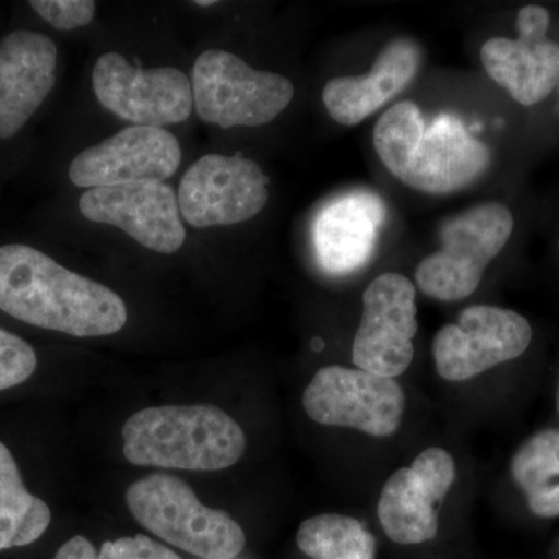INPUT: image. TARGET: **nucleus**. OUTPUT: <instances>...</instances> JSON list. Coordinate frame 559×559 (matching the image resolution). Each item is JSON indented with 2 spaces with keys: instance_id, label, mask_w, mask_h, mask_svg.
Masks as SVG:
<instances>
[{
  "instance_id": "11",
  "label": "nucleus",
  "mask_w": 559,
  "mask_h": 559,
  "mask_svg": "<svg viewBox=\"0 0 559 559\" xmlns=\"http://www.w3.org/2000/svg\"><path fill=\"white\" fill-rule=\"evenodd\" d=\"M417 331L414 283L395 272L381 274L362 296L353 362L360 370L393 380L409 369Z\"/></svg>"
},
{
  "instance_id": "12",
  "label": "nucleus",
  "mask_w": 559,
  "mask_h": 559,
  "mask_svg": "<svg viewBox=\"0 0 559 559\" xmlns=\"http://www.w3.org/2000/svg\"><path fill=\"white\" fill-rule=\"evenodd\" d=\"M80 212L92 223L119 227L157 253L171 255L186 242L178 193L159 180L86 190L80 198Z\"/></svg>"
},
{
  "instance_id": "10",
  "label": "nucleus",
  "mask_w": 559,
  "mask_h": 559,
  "mask_svg": "<svg viewBox=\"0 0 559 559\" xmlns=\"http://www.w3.org/2000/svg\"><path fill=\"white\" fill-rule=\"evenodd\" d=\"M533 331L524 316L476 305L460 312L433 340L437 373L447 381H466L524 355Z\"/></svg>"
},
{
  "instance_id": "26",
  "label": "nucleus",
  "mask_w": 559,
  "mask_h": 559,
  "mask_svg": "<svg viewBox=\"0 0 559 559\" xmlns=\"http://www.w3.org/2000/svg\"><path fill=\"white\" fill-rule=\"evenodd\" d=\"M53 559H97V554L90 539L75 536L62 544Z\"/></svg>"
},
{
  "instance_id": "21",
  "label": "nucleus",
  "mask_w": 559,
  "mask_h": 559,
  "mask_svg": "<svg viewBox=\"0 0 559 559\" xmlns=\"http://www.w3.org/2000/svg\"><path fill=\"white\" fill-rule=\"evenodd\" d=\"M510 471L525 495L549 487L559 477V430H540L530 437L511 460Z\"/></svg>"
},
{
  "instance_id": "16",
  "label": "nucleus",
  "mask_w": 559,
  "mask_h": 559,
  "mask_svg": "<svg viewBox=\"0 0 559 559\" xmlns=\"http://www.w3.org/2000/svg\"><path fill=\"white\" fill-rule=\"evenodd\" d=\"M57 44L32 31L0 40V139L16 135L57 83Z\"/></svg>"
},
{
  "instance_id": "17",
  "label": "nucleus",
  "mask_w": 559,
  "mask_h": 559,
  "mask_svg": "<svg viewBox=\"0 0 559 559\" xmlns=\"http://www.w3.org/2000/svg\"><path fill=\"white\" fill-rule=\"evenodd\" d=\"M384 219V202L369 191H352L329 202L312 226L322 270L345 275L362 267L373 253Z\"/></svg>"
},
{
  "instance_id": "15",
  "label": "nucleus",
  "mask_w": 559,
  "mask_h": 559,
  "mask_svg": "<svg viewBox=\"0 0 559 559\" xmlns=\"http://www.w3.org/2000/svg\"><path fill=\"white\" fill-rule=\"evenodd\" d=\"M455 465L441 448L423 451L409 468L393 473L382 488L378 518L385 535L401 546L436 538L440 503L454 484Z\"/></svg>"
},
{
  "instance_id": "9",
  "label": "nucleus",
  "mask_w": 559,
  "mask_h": 559,
  "mask_svg": "<svg viewBox=\"0 0 559 559\" xmlns=\"http://www.w3.org/2000/svg\"><path fill=\"white\" fill-rule=\"evenodd\" d=\"M267 186L270 179L255 162L207 154L180 180V216L197 229L245 223L267 204Z\"/></svg>"
},
{
  "instance_id": "28",
  "label": "nucleus",
  "mask_w": 559,
  "mask_h": 559,
  "mask_svg": "<svg viewBox=\"0 0 559 559\" xmlns=\"http://www.w3.org/2000/svg\"><path fill=\"white\" fill-rule=\"evenodd\" d=\"M557 411L559 415V384H558V392H557Z\"/></svg>"
},
{
  "instance_id": "5",
  "label": "nucleus",
  "mask_w": 559,
  "mask_h": 559,
  "mask_svg": "<svg viewBox=\"0 0 559 559\" xmlns=\"http://www.w3.org/2000/svg\"><path fill=\"white\" fill-rule=\"evenodd\" d=\"M191 91L198 116L224 130L263 127L277 119L296 94L286 76L250 68L237 55L216 49L198 57Z\"/></svg>"
},
{
  "instance_id": "20",
  "label": "nucleus",
  "mask_w": 559,
  "mask_h": 559,
  "mask_svg": "<svg viewBox=\"0 0 559 559\" xmlns=\"http://www.w3.org/2000/svg\"><path fill=\"white\" fill-rule=\"evenodd\" d=\"M297 546L311 559H374L377 540L356 521L344 514L325 513L300 524Z\"/></svg>"
},
{
  "instance_id": "2",
  "label": "nucleus",
  "mask_w": 559,
  "mask_h": 559,
  "mask_svg": "<svg viewBox=\"0 0 559 559\" xmlns=\"http://www.w3.org/2000/svg\"><path fill=\"white\" fill-rule=\"evenodd\" d=\"M384 167L411 189L447 194L465 189L487 171L491 154L457 117H437L426 128L421 110L400 102L385 110L373 132Z\"/></svg>"
},
{
  "instance_id": "13",
  "label": "nucleus",
  "mask_w": 559,
  "mask_h": 559,
  "mask_svg": "<svg viewBox=\"0 0 559 559\" xmlns=\"http://www.w3.org/2000/svg\"><path fill=\"white\" fill-rule=\"evenodd\" d=\"M550 14L527 5L518 13V39L491 38L480 58L489 79L522 106L538 105L559 86V44L547 36Z\"/></svg>"
},
{
  "instance_id": "29",
  "label": "nucleus",
  "mask_w": 559,
  "mask_h": 559,
  "mask_svg": "<svg viewBox=\"0 0 559 559\" xmlns=\"http://www.w3.org/2000/svg\"><path fill=\"white\" fill-rule=\"evenodd\" d=\"M559 87V86H558Z\"/></svg>"
},
{
  "instance_id": "1",
  "label": "nucleus",
  "mask_w": 559,
  "mask_h": 559,
  "mask_svg": "<svg viewBox=\"0 0 559 559\" xmlns=\"http://www.w3.org/2000/svg\"><path fill=\"white\" fill-rule=\"evenodd\" d=\"M0 310L76 337L119 333L128 320L119 294L25 245L0 246Z\"/></svg>"
},
{
  "instance_id": "18",
  "label": "nucleus",
  "mask_w": 559,
  "mask_h": 559,
  "mask_svg": "<svg viewBox=\"0 0 559 559\" xmlns=\"http://www.w3.org/2000/svg\"><path fill=\"white\" fill-rule=\"evenodd\" d=\"M419 64L421 50L415 40H392L366 75L329 81L322 92L323 105L331 119L344 127H355L406 90Z\"/></svg>"
},
{
  "instance_id": "25",
  "label": "nucleus",
  "mask_w": 559,
  "mask_h": 559,
  "mask_svg": "<svg viewBox=\"0 0 559 559\" xmlns=\"http://www.w3.org/2000/svg\"><path fill=\"white\" fill-rule=\"evenodd\" d=\"M528 509L538 518L559 516V484L536 489L527 495Z\"/></svg>"
},
{
  "instance_id": "22",
  "label": "nucleus",
  "mask_w": 559,
  "mask_h": 559,
  "mask_svg": "<svg viewBox=\"0 0 559 559\" xmlns=\"http://www.w3.org/2000/svg\"><path fill=\"white\" fill-rule=\"evenodd\" d=\"M38 367L35 349L16 334L0 329V390L16 388Z\"/></svg>"
},
{
  "instance_id": "24",
  "label": "nucleus",
  "mask_w": 559,
  "mask_h": 559,
  "mask_svg": "<svg viewBox=\"0 0 559 559\" xmlns=\"http://www.w3.org/2000/svg\"><path fill=\"white\" fill-rule=\"evenodd\" d=\"M97 559H180L179 555L145 535L106 540Z\"/></svg>"
},
{
  "instance_id": "6",
  "label": "nucleus",
  "mask_w": 559,
  "mask_h": 559,
  "mask_svg": "<svg viewBox=\"0 0 559 559\" xmlns=\"http://www.w3.org/2000/svg\"><path fill=\"white\" fill-rule=\"evenodd\" d=\"M513 229V215L498 202L460 213L441 229V249L418 264V288L437 300L466 299L479 288L485 270L506 248Z\"/></svg>"
},
{
  "instance_id": "27",
  "label": "nucleus",
  "mask_w": 559,
  "mask_h": 559,
  "mask_svg": "<svg viewBox=\"0 0 559 559\" xmlns=\"http://www.w3.org/2000/svg\"><path fill=\"white\" fill-rule=\"evenodd\" d=\"M193 3L198 7H212L215 5L216 2H213V0H197V2Z\"/></svg>"
},
{
  "instance_id": "14",
  "label": "nucleus",
  "mask_w": 559,
  "mask_h": 559,
  "mask_svg": "<svg viewBox=\"0 0 559 559\" xmlns=\"http://www.w3.org/2000/svg\"><path fill=\"white\" fill-rule=\"evenodd\" d=\"M180 160L182 150L170 131L131 124L81 151L70 164L69 178L86 190L145 180L164 182L176 175Z\"/></svg>"
},
{
  "instance_id": "19",
  "label": "nucleus",
  "mask_w": 559,
  "mask_h": 559,
  "mask_svg": "<svg viewBox=\"0 0 559 559\" xmlns=\"http://www.w3.org/2000/svg\"><path fill=\"white\" fill-rule=\"evenodd\" d=\"M50 521L49 506L24 487L16 460L0 441V551L36 543Z\"/></svg>"
},
{
  "instance_id": "3",
  "label": "nucleus",
  "mask_w": 559,
  "mask_h": 559,
  "mask_svg": "<svg viewBox=\"0 0 559 559\" xmlns=\"http://www.w3.org/2000/svg\"><path fill=\"white\" fill-rule=\"evenodd\" d=\"M123 455L151 468L219 471L246 451L241 426L212 404L148 407L124 423Z\"/></svg>"
},
{
  "instance_id": "4",
  "label": "nucleus",
  "mask_w": 559,
  "mask_h": 559,
  "mask_svg": "<svg viewBox=\"0 0 559 559\" xmlns=\"http://www.w3.org/2000/svg\"><path fill=\"white\" fill-rule=\"evenodd\" d=\"M127 503L140 525L165 543L204 559H234L246 546V535L226 511L202 506L189 484L151 474L127 489Z\"/></svg>"
},
{
  "instance_id": "8",
  "label": "nucleus",
  "mask_w": 559,
  "mask_h": 559,
  "mask_svg": "<svg viewBox=\"0 0 559 559\" xmlns=\"http://www.w3.org/2000/svg\"><path fill=\"white\" fill-rule=\"evenodd\" d=\"M404 407L403 389L392 378L341 366L320 369L304 393V409L312 421L373 437L395 433Z\"/></svg>"
},
{
  "instance_id": "23",
  "label": "nucleus",
  "mask_w": 559,
  "mask_h": 559,
  "mask_svg": "<svg viewBox=\"0 0 559 559\" xmlns=\"http://www.w3.org/2000/svg\"><path fill=\"white\" fill-rule=\"evenodd\" d=\"M31 7L57 31H75L94 21L97 3L92 0H33Z\"/></svg>"
},
{
  "instance_id": "7",
  "label": "nucleus",
  "mask_w": 559,
  "mask_h": 559,
  "mask_svg": "<svg viewBox=\"0 0 559 559\" xmlns=\"http://www.w3.org/2000/svg\"><path fill=\"white\" fill-rule=\"evenodd\" d=\"M103 108L132 127L164 128L182 123L194 108L191 80L175 68L142 69L123 55L108 51L92 73Z\"/></svg>"
}]
</instances>
